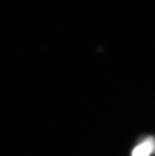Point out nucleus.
<instances>
[{"label":"nucleus","instance_id":"obj_1","mask_svg":"<svg viewBox=\"0 0 155 156\" xmlns=\"http://www.w3.org/2000/svg\"><path fill=\"white\" fill-rule=\"evenodd\" d=\"M154 150L155 141L151 138H149L134 149L132 156H150Z\"/></svg>","mask_w":155,"mask_h":156}]
</instances>
